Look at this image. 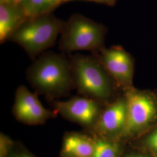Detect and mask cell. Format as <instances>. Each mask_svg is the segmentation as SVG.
<instances>
[{
	"label": "cell",
	"mask_w": 157,
	"mask_h": 157,
	"mask_svg": "<svg viewBox=\"0 0 157 157\" xmlns=\"http://www.w3.org/2000/svg\"><path fill=\"white\" fill-rule=\"evenodd\" d=\"M26 71V78L37 93L49 99L69 94L75 87L69 58L64 53H42Z\"/></svg>",
	"instance_id": "obj_1"
},
{
	"label": "cell",
	"mask_w": 157,
	"mask_h": 157,
	"mask_svg": "<svg viewBox=\"0 0 157 157\" xmlns=\"http://www.w3.org/2000/svg\"><path fill=\"white\" fill-rule=\"evenodd\" d=\"M64 23L53 13L28 17L12 34L9 41L20 45L34 60L55 45Z\"/></svg>",
	"instance_id": "obj_2"
},
{
	"label": "cell",
	"mask_w": 157,
	"mask_h": 157,
	"mask_svg": "<svg viewBox=\"0 0 157 157\" xmlns=\"http://www.w3.org/2000/svg\"><path fill=\"white\" fill-rule=\"evenodd\" d=\"M69 59L74 86L81 94L98 101L111 95L112 78L97 56L76 54Z\"/></svg>",
	"instance_id": "obj_3"
},
{
	"label": "cell",
	"mask_w": 157,
	"mask_h": 157,
	"mask_svg": "<svg viewBox=\"0 0 157 157\" xmlns=\"http://www.w3.org/2000/svg\"><path fill=\"white\" fill-rule=\"evenodd\" d=\"M105 28L80 13L73 14L65 21L61 32L59 49L70 55L78 50L96 54L104 47Z\"/></svg>",
	"instance_id": "obj_4"
},
{
	"label": "cell",
	"mask_w": 157,
	"mask_h": 157,
	"mask_svg": "<svg viewBox=\"0 0 157 157\" xmlns=\"http://www.w3.org/2000/svg\"><path fill=\"white\" fill-rule=\"evenodd\" d=\"M127 118L121 133L131 135L148 125L155 118L157 104L151 96L133 89L126 94Z\"/></svg>",
	"instance_id": "obj_5"
},
{
	"label": "cell",
	"mask_w": 157,
	"mask_h": 157,
	"mask_svg": "<svg viewBox=\"0 0 157 157\" xmlns=\"http://www.w3.org/2000/svg\"><path fill=\"white\" fill-rule=\"evenodd\" d=\"M12 111L17 121L23 124L36 125L44 124L57 115L56 110L45 109L40 102L37 93H31L23 85L16 91Z\"/></svg>",
	"instance_id": "obj_6"
},
{
	"label": "cell",
	"mask_w": 157,
	"mask_h": 157,
	"mask_svg": "<svg viewBox=\"0 0 157 157\" xmlns=\"http://www.w3.org/2000/svg\"><path fill=\"white\" fill-rule=\"evenodd\" d=\"M99 60L107 72L118 84L129 87L132 84L134 72L132 58L120 47L103 48L93 54Z\"/></svg>",
	"instance_id": "obj_7"
},
{
	"label": "cell",
	"mask_w": 157,
	"mask_h": 157,
	"mask_svg": "<svg viewBox=\"0 0 157 157\" xmlns=\"http://www.w3.org/2000/svg\"><path fill=\"white\" fill-rule=\"evenodd\" d=\"M55 109L62 117L84 126H91L100 117L98 101L86 97H76L65 101L54 102Z\"/></svg>",
	"instance_id": "obj_8"
},
{
	"label": "cell",
	"mask_w": 157,
	"mask_h": 157,
	"mask_svg": "<svg viewBox=\"0 0 157 157\" xmlns=\"http://www.w3.org/2000/svg\"><path fill=\"white\" fill-rule=\"evenodd\" d=\"M127 118L126 98L113 102L102 113L97 122L99 132L104 134H112L122 131Z\"/></svg>",
	"instance_id": "obj_9"
},
{
	"label": "cell",
	"mask_w": 157,
	"mask_h": 157,
	"mask_svg": "<svg viewBox=\"0 0 157 157\" xmlns=\"http://www.w3.org/2000/svg\"><path fill=\"white\" fill-rule=\"evenodd\" d=\"M28 17L23 6L0 3V44L9 41L12 34Z\"/></svg>",
	"instance_id": "obj_10"
},
{
	"label": "cell",
	"mask_w": 157,
	"mask_h": 157,
	"mask_svg": "<svg viewBox=\"0 0 157 157\" xmlns=\"http://www.w3.org/2000/svg\"><path fill=\"white\" fill-rule=\"evenodd\" d=\"M95 149L94 139L78 133L65 136L62 143V157H93Z\"/></svg>",
	"instance_id": "obj_11"
},
{
	"label": "cell",
	"mask_w": 157,
	"mask_h": 157,
	"mask_svg": "<svg viewBox=\"0 0 157 157\" xmlns=\"http://www.w3.org/2000/svg\"><path fill=\"white\" fill-rule=\"evenodd\" d=\"M62 0H26L23 8L28 17L52 13L61 6Z\"/></svg>",
	"instance_id": "obj_12"
},
{
	"label": "cell",
	"mask_w": 157,
	"mask_h": 157,
	"mask_svg": "<svg viewBox=\"0 0 157 157\" xmlns=\"http://www.w3.org/2000/svg\"><path fill=\"white\" fill-rule=\"evenodd\" d=\"M94 141L95 149L93 157H118L119 152L118 144L100 139Z\"/></svg>",
	"instance_id": "obj_13"
},
{
	"label": "cell",
	"mask_w": 157,
	"mask_h": 157,
	"mask_svg": "<svg viewBox=\"0 0 157 157\" xmlns=\"http://www.w3.org/2000/svg\"><path fill=\"white\" fill-rule=\"evenodd\" d=\"M15 143L12 140L11 138L1 133L0 135V157H6L12 149L13 148Z\"/></svg>",
	"instance_id": "obj_14"
},
{
	"label": "cell",
	"mask_w": 157,
	"mask_h": 157,
	"mask_svg": "<svg viewBox=\"0 0 157 157\" xmlns=\"http://www.w3.org/2000/svg\"><path fill=\"white\" fill-rule=\"evenodd\" d=\"M6 157H37L35 156L30 152L25 147L21 146H13L11 151Z\"/></svg>",
	"instance_id": "obj_15"
},
{
	"label": "cell",
	"mask_w": 157,
	"mask_h": 157,
	"mask_svg": "<svg viewBox=\"0 0 157 157\" xmlns=\"http://www.w3.org/2000/svg\"><path fill=\"white\" fill-rule=\"evenodd\" d=\"M147 145L152 151L157 153V130L148 137Z\"/></svg>",
	"instance_id": "obj_16"
},
{
	"label": "cell",
	"mask_w": 157,
	"mask_h": 157,
	"mask_svg": "<svg viewBox=\"0 0 157 157\" xmlns=\"http://www.w3.org/2000/svg\"><path fill=\"white\" fill-rule=\"evenodd\" d=\"M26 0H0V3H9L15 6H24Z\"/></svg>",
	"instance_id": "obj_17"
},
{
	"label": "cell",
	"mask_w": 157,
	"mask_h": 157,
	"mask_svg": "<svg viewBox=\"0 0 157 157\" xmlns=\"http://www.w3.org/2000/svg\"><path fill=\"white\" fill-rule=\"evenodd\" d=\"M118 0H91V1H94L95 2L105 4L107 6H113Z\"/></svg>",
	"instance_id": "obj_18"
},
{
	"label": "cell",
	"mask_w": 157,
	"mask_h": 157,
	"mask_svg": "<svg viewBox=\"0 0 157 157\" xmlns=\"http://www.w3.org/2000/svg\"><path fill=\"white\" fill-rule=\"evenodd\" d=\"M127 157H148L146 156H143V155H130Z\"/></svg>",
	"instance_id": "obj_19"
},
{
	"label": "cell",
	"mask_w": 157,
	"mask_h": 157,
	"mask_svg": "<svg viewBox=\"0 0 157 157\" xmlns=\"http://www.w3.org/2000/svg\"><path fill=\"white\" fill-rule=\"evenodd\" d=\"M62 2L64 3V2H69V1H74V0H62ZM86 1H91V0H86Z\"/></svg>",
	"instance_id": "obj_20"
}]
</instances>
